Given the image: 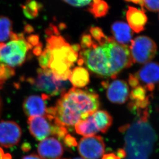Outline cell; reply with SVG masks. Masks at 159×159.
I'll list each match as a JSON object with an SVG mask.
<instances>
[{
  "instance_id": "obj_1",
  "label": "cell",
  "mask_w": 159,
  "mask_h": 159,
  "mask_svg": "<svg viewBox=\"0 0 159 159\" xmlns=\"http://www.w3.org/2000/svg\"><path fill=\"white\" fill-rule=\"evenodd\" d=\"M137 116L136 120L119 128L124 135L125 159H149L157 140L156 132L149 121V109Z\"/></svg>"
},
{
  "instance_id": "obj_2",
  "label": "cell",
  "mask_w": 159,
  "mask_h": 159,
  "mask_svg": "<svg viewBox=\"0 0 159 159\" xmlns=\"http://www.w3.org/2000/svg\"><path fill=\"white\" fill-rule=\"evenodd\" d=\"M100 106L97 93L73 87L63 93L57 102L56 116L62 125L71 127L94 113Z\"/></svg>"
},
{
  "instance_id": "obj_3",
  "label": "cell",
  "mask_w": 159,
  "mask_h": 159,
  "mask_svg": "<svg viewBox=\"0 0 159 159\" xmlns=\"http://www.w3.org/2000/svg\"><path fill=\"white\" fill-rule=\"evenodd\" d=\"M47 42L46 48L51 52L49 67L58 71L71 69L78 60V52L58 33L50 35Z\"/></svg>"
},
{
  "instance_id": "obj_4",
  "label": "cell",
  "mask_w": 159,
  "mask_h": 159,
  "mask_svg": "<svg viewBox=\"0 0 159 159\" xmlns=\"http://www.w3.org/2000/svg\"><path fill=\"white\" fill-rule=\"evenodd\" d=\"M79 57V64L84 63L89 69L97 75L111 78L110 59L106 43L82 49Z\"/></svg>"
},
{
  "instance_id": "obj_5",
  "label": "cell",
  "mask_w": 159,
  "mask_h": 159,
  "mask_svg": "<svg viewBox=\"0 0 159 159\" xmlns=\"http://www.w3.org/2000/svg\"><path fill=\"white\" fill-rule=\"evenodd\" d=\"M31 48L23 34L13 32L9 41L4 43L0 49V63L14 68L21 66Z\"/></svg>"
},
{
  "instance_id": "obj_6",
  "label": "cell",
  "mask_w": 159,
  "mask_h": 159,
  "mask_svg": "<svg viewBox=\"0 0 159 159\" xmlns=\"http://www.w3.org/2000/svg\"><path fill=\"white\" fill-rule=\"evenodd\" d=\"M27 81L34 90L44 92L48 96H55L64 93L69 85L68 80L58 79L50 68H39L34 78H30Z\"/></svg>"
},
{
  "instance_id": "obj_7",
  "label": "cell",
  "mask_w": 159,
  "mask_h": 159,
  "mask_svg": "<svg viewBox=\"0 0 159 159\" xmlns=\"http://www.w3.org/2000/svg\"><path fill=\"white\" fill-rule=\"evenodd\" d=\"M106 46L109 53L111 78L115 79L121 71L131 67L134 62L129 46L119 44L112 37Z\"/></svg>"
},
{
  "instance_id": "obj_8",
  "label": "cell",
  "mask_w": 159,
  "mask_h": 159,
  "mask_svg": "<svg viewBox=\"0 0 159 159\" xmlns=\"http://www.w3.org/2000/svg\"><path fill=\"white\" fill-rule=\"evenodd\" d=\"M156 43L147 36H139L132 40L129 46L134 63L145 64L152 61L157 53Z\"/></svg>"
},
{
  "instance_id": "obj_9",
  "label": "cell",
  "mask_w": 159,
  "mask_h": 159,
  "mask_svg": "<svg viewBox=\"0 0 159 159\" xmlns=\"http://www.w3.org/2000/svg\"><path fill=\"white\" fill-rule=\"evenodd\" d=\"M105 143L99 135H93L82 138L78 145L79 153L85 159H99L105 151Z\"/></svg>"
},
{
  "instance_id": "obj_10",
  "label": "cell",
  "mask_w": 159,
  "mask_h": 159,
  "mask_svg": "<svg viewBox=\"0 0 159 159\" xmlns=\"http://www.w3.org/2000/svg\"><path fill=\"white\" fill-rule=\"evenodd\" d=\"M134 75L140 85L152 93L156 85L159 83V64L152 61L146 63Z\"/></svg>"
},
{
  "instance_id": "obj_11",
  "label": "cell",
  "mask_w": 159,
  "mask_h": 159,
  "mask_svg": "<svg viewBox=\"0 0 159 159\" xmlns=\"http://www.w3.org/2000/svg\"><path fill=\"white\" fill-rule=\"evenodd\" d=\"M21 129L14 121H0V145L5 148H11L20 142Z\"/></svg>"
},
{
  "instance_id": "obj_12",
  "label": "cell",
  "mask_w": 159,
  "mask_h": 159,
  "mask_svg": "<svg viewBox=\"0 0 159 159\" xmlns=\"http://www.w3.org/2000/svg\"><path fill=\"white\" fill-rule=\"evenodd\" d=\"M148 92L142 85L132 88L129 97L130 99L128 105L129 110L138 115L148 109L151 97Z\"/></svg>"
},
{
  "instance_id": "obj_13",
  "label": "cell",
  "mask_w": 159,
  "mask_h": 159,
  "mask_svg": "<svg viewBox=\"0 0 159 159\" xmlns=\"http://www.w3.org/2000/svg\"><path fill=\"white\" fill-rule=\"evenodd\" d=\"M104 86L107 88V97L111 102L122 104L128 101L130 89L125 81L114 80L109 83L104 82Z\"/></svg>"
},
{
  "instance_id": "obj_14",
  "label": "cell",
  "mask_w": 159,
  "mask_h": 159,
  "mask_svg": "<svg viewBox=\"0 0 159 159\" xmlns=\"http://www.w3.org/2000/svg\"><path fill=\"white\" fill-rule=\"evenodd\" d=\"M50 97L44 93L41 96L32 95L25 98L23 103V109L26 116L29 117L45 116L47 114L46 101Z\"/></svg>"
},
{
  "instance_id": "obj_15",
  "label": "cell",
  "mask_w": 159,
  "mask_h": 159,
  "mask_svg": "<svg viewBox=\"0 0 159 159\" xmlns=\"http://www.w3.org/2000/svg\"><path fill=\"white\" fill-rule=\"evenodd\" d=\"M28 124L30 133L37 141H43L51 135L53 122L46 116L29 117Z\"/></svg>"
},
{
  "instance_id": "obj_16",
  "label": "cell",
  "mask_w": 159,
  "mask_h": 159,
  "mask_svg": "<svg viewBox=\"0 0 159 159\" xmlns=\"http://www.w3.org/2000/svg\"><path fill=\"white\" fill-rule=\"evenodd\" d=\"M37 152L42 159H60L64 153V148L57 139L48 137L40 141Z\"/></svg>"
},
{
  "instance_id": "obj_17",
  "label": "cell",
  "mask_w": 159,
  "mask_h": 159,
  "mask_svg": "<svg viewBox=\"0 0 159 159\" xmlns=\"http://www.w3.org/2000/svg\"><path fill=\"white\" fill-rule=\"evenodd\" d=\"M126 19L128 25L132 30L136 33H139L144 31L148 21L145 11L131 6L128 7L126 13Z\"/></svg>"
},
{
  "instance_id": "obj_18",
  "label": "cell",
  "mask_w": 159,
  "mask_h": 159,
  "mask_svg": "<svg viewBox=\"0 0 159 159\" xmlns=\"http://www.w3.org/2000/svg\"><path fill=\"white\" fill-rule=\"evenodd\" d=\"M111 32L112 37L116 43L129 47L134 33L127 23L123 21L114 22L111 26Z\"/></svg>"
},
{
  "instance_id": "obj_19",
  "label": "cell",
  "mask_w": 159,
  "mask_h": 159,
  "mask_svg": "<svg viewBox=\"0 0 159 159\" xmlns=\"http://www.w3.org/2000/svg\"><path fill=\"white\" fill-rule=\"evenodd\" d=\"M75 128L77 133L84 137L95 135L99 132L93 120V114L87 118L79 121L75 125Z\"/></svg>"
},
{
  "instance_id": "obj_20",
  "label": "cell",
  "mask_w": 159,
  "mask_h": 159,
  "mask_svg": "<svg viewBox=\"0 0 159 159\" xmlns=\"http://www.w3.org/2000/svg\"><path fill=\"white\" fill-rule=\"evenodd\" d=\"M74 87L83 88L89 82V75L87 69L82 67H77L71 70L69 79Z\"/></svg>"
},
{
  "instance_id": "obj_21",
  "label": "cell",
  "mask_w": 159,
  "mask_h": 159,
  "mask_svg": "<svg viewBox=\"0 0 159 159\" xmlns=\"http://www.w3.org/2000/svg\"><path fill=\"white\" fill-rule=\"evenodd\" d=\"M93 120L98 131L105 133L108 131L113 123V118L105 110H97L93 114Z\"/></svg>"
},
{
  "instance_id": "obj_22",
  "label": "cell",
  "mask_w": 159,
  "mask_h": 159,
  "mask_svg": "<svg viewBox=\"0 0 159 159\" xmlns=\"http://www.w3.org/2000/svg\"><path fill=\"white\" fill-rule=\"evenodd\" d=\"M88 11L95 18H102L109 12V5L104 0H92Z\"/></svg>"
},
{
  "instance_id": "obj_23",
  "label": "cell",
  "mask_w": 159,
  "mask_h": 159,
  "mask_svg": "<svg viewBox=\"0 0 159 159\" xmlns=\"http://www.w3.org/2000/svg\"><path fill=\"white\" fill-rule=\"evenodd\" d=\"M12 21L8 17L0 15V43L10 40L12 32Z\"/></svg>"
},
{
  "instance_id": "obj_24",
  "label": "cell",
  "mask_w": 159,
  "mask_h": 159,
  "mask_svg": "<svg viewBox=\"0 0 159 159\" xmlns=\"http://www.w3.org/2000/svg\"><path fill=\"white\" fill-rule=\"evenodd\" d=\"M22 7L23 13L27 18L33 19L37 17L42 6L39 2L36 1L28 0L25 4L22 5Z\"/></svg>"
},
{
  "instance_id": "obj_25",
  "label": "cell",
  "mask_w": 159,
  "mask_h": 159,
  "mask_svg": "<svg viewBox=\"0 0 159 159\" xmlns=\"http://www.w3.org/2000/svg\"><path fill=\"white\" fill-rule=\"evenodd\" d=\"M90 35L93 39L99 45H102L110 40L111 37H107L102 30L98 26H93L89 30Z\"/></svg>"
},
{
  "instance_id": "obj_26",
  "label": "cell",
  "mask_w": 159,
  "mask_h": 159,
  "mask_svg": "<svg viewBox=\"0 0 159 159\" xmlns=\"http://www.w3.org/2000/svg\"><path fill=\"white\" fill-rule=\"evenodd\" d=\"M15 74L14 68L0 63V89L3 88L6 81L13 77Z\"/></svg>"
},
{
  "instance_id": "obj_27",
  "label": "cell",
  "mask_w": 159,
  "mask_h": 159,
  "mask_svg": "<svg viewBox=\"0 0 159 159\" xmlns=\"http://www.w3.org/2000/svg\"><path fill=\"white\" fill-rule=\"evenodd\" d=\"M51 59V52L49 49L46 48L39 55V62L41 68L45 69L49 68Z\"/></svg>"
},
{
  "instance_id": "obj_28",
  "label": "cell",
  "mask_w": 159,
  "mask_h": 159,
  "mask_svg": "<svg viewBox=\"0 0 159 159\" xmlns=\"http://www.w3.org/2000/svg\"><path fill=\"white\" fill-rule=\"evenodd\" d=\"M67 134L68 131L66 127L53 123L51 135L56 136L60 139H63Z\"/></svg>"
},
{
  "instance_id": "obj_29",
  "label": "cell",
  "mask_w": 159,
  "mask_h": 159,
  "mask_svg": "<svg viewBox=\"0 0 159 159\" xmlns=\"http://www.w3.org/2000/svg\"><path fill=\"white\" fill-rule=\"evenodd\" d=\"M98 44L93 39L90 34H84L81 38V48L82 49H87Z\"/></svg>"
},
{
  "instance_id": "obj_30",
  "label": "cell",
  "mask_w": 159,
  "mask_h": 159,
  "mask_svg": "<svg viewBox=\"0 0 159 159\" xmlns=\"http://www.w3.org/2000/svg\"><path fill=\"white\" fill-rule=\"evenodd\" d=\"M144 6L151 11H159V0H143Z\"/></svg>"
},
{
  "instance_id": "obj_31",
  "label": "cell",
  "mask_w": 159,
  "mask_h": 159,
  "mask_svg": "<svg viewBox=\"0 0 159 159\" xmlns=\"http://www.w3.org/2000/svg\"><path fill=\"white\" fill-rule=\"evenodd\" d=\"M68 4L78 7H81L89 4L92 0H61Z\"/></svg>"
},
{
  "instance_id": "obj_32",
  "label": "cell",
  "mask_w": 159,
  "mask_h": 159,
  "mask_svg": "<svg viewBox=\"0 0 159 159\" xmlns=\"http://www.w3.org/2000/svg\"><path fill=\"white\" fill-rule=\"evenodd\" d=\"M63 140L65 144L68 147H75L78 144L75 138L70 134L66 135V136L64 138Z\"/></svg>"
},
{
  "instance_id": "obj_33",
  "label": "cell",
  "mask_w": 159,
  "mask_h": 159,
  "mask_svg": "<svg viewBox=\"0 0 159 159\" xmlns=\"http://www.w3.org/2000/svg\"><path fill=\"white\" fill-rule=\"evenodd\" d=\"M26 40L31 47H35L39 43V37L36 35H31L26 39Z\"/></svg>"
},
{
  "instance_id": "obj_34",
  "label": "cell",
  "mask_w": 159,
  "mask_h": 159,
  "mask_svg": "<svg viewBox=\"0 0 159 159\" xmlns=\"http://www.w3.org/2000/svg\"><path fill=\"white\" fill-rule=\"evenodd\" d=\"M129 85L132 88L139 85V82L134 74H130L128 78Z\"/></svg>"
},
{
  "instance_id": "obj_35",
  "label": "cell",
  "mask_w": 159,
  "mask_h": 159,
  "mask_svg": "<svg viewBox=\"0 0 159 159\" xmlns=\"http://www.w3.org/2000/svg\"><path fill=\"white\" fill-rule=\"evenodd\" d=\"M102 159H121L117 155L114 153H107L103 155Z\"/></svg>"
},
{
  "instance_id": "obj_36",
  "label": "cell",
  "mask_w": 159,
  "mask_h": 159,
  "mask_svg": "<svg viewBox=\"0 0 159 159\" xmlns=\"http://www.w3.org/2000/svg\"><path fill=\"white\" fill-rule=\"evenodd\" d=\"M125 1L131 3H134L136 4H139L142 7V10L144 11V1L143 0H125Z\"/></svg>"
},
{
  "instance_id": "obj_37",
  "label": "cell",
  "mask_w": 159,
  "mask_h": 159,
  "mask_svg": "<svg viewBox=\"0 0 159 159\" xmlns=\"http://www.w3.org/2000/svg\"><path fill=\"white\" fill-rule=\"evenodd\" d=\"M22 159H42L39 156L35 154H31L26 156L23 157Z\"/></svg>"
},
{
  "instance_id": "obj_38",
  "label": "cell",
  "mask_w": 159,
  "mask_h": 159,
  "mask_svg": "<svg viewBox=\"0 0 159 159\" xmlns=\"http://www.w3.org/2000/svg\"><path fill=\"white\" fill-rule=\"evenodd\" d=\"M21 148L23 152H27L29 151L31 148V146L29 144L25 143L22 145Z\"/></svg>"
},
{
  "instance_id": "obj_39",
  "label": "cell",
  "mask_w": 159,
  "mask_h": 159,
  "mask_svg": "<svg viewBox=\"0 0 159 159\" xmlns=\"http://www.w3.org/2000/svg\"><path fill=\"white\" fill-rule=\"evenodd\" d=\"M6 154L4 153L3 149L0 147V159H6Z\"/></svg>"
},
{
  "instance_id": "obj_40",
  "label": "cell",
  "mask_w": 159,
  "mask_h": 159,
  "mask_svg": "<svg viewBox=\"0 0 159 159\" xmlns=\"http://www.w3.org/2000/svg\"><path fill=\"white\" fill-rule=\"evenodd\" d=\"M1 107H2L1 100V98H0V113H1Z\"/></svg>"
},
{
  "instance_id": "obj_41",
  "label": "cell",
  "mask_w": 159,
  "mask_h": 159,
  "mask_svg": "<svg viewBox=\"0 0 159 159\" xmlns=\"http://www.w3.org/2000/svg\"><path fill=\"white\" fill-rule=\"evenodd\" d=\"M85 159L84 158H81V157H76V158H74L73 159Z\"/></svg>"
},
{
  "instance_id": "obj_42",
  "label": "cell",
  "mask_w": 159,
  "mask_h": 159,
  "mask_svg": "<svg viewBox=\"0 0 159 159\" xmlns=\"http://www.w3.org/2000/svg\"><path fill=\"white\" fill-rule=\"evenodd\" d=\"M4 43H0V49H1V48L3 44H4Z\"/></svg>"
},
{
  "instance_id": "obj_43",
  "label": "cell",
  "mask_w": 159,
  "mask_h": 159,
  "mask_svg": "<svg viewBox=\"0 0 159 159\" xmlns=\"http://www.w3.org/2000/svg\"></svg>"
}]
</instances>
